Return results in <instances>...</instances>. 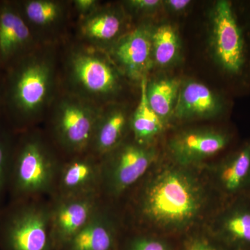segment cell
Listing matches in <instances>:
<instances>
[{"instance_id": "5bb4252c", "label": "cell", "mask_w": 250, "mask_h": 250, "mask_svg": "<svg viewBox=\"0 0 250 250\" xmlns=\"http://www.w3.org/2000/svg\"><path fill=\"white\" fill-rule=\"evenodd\" d=\"M223 98L207 85L195 80L182 82L172 118L177 121L207 119L223 113Z\"/></svg>"}, {"instance_id": "d4e9b609", "label": "cell", "mask_w": 250, "mask_h": 250, "mask_svg": "<svg viewBox=\"0 0 250 250\" xmlns=\"http://www.w3.org/2000/svg\"><path fill=\"white\" fill-rule=\"evenodd\" d=\"M126 250H168V248L163 241L147 237H139L130 243Z\"/></svg>"}, {"instance_id": "484cf974", "label": "cell", "mask_w": 250, "mask_h": 250, "mask_svg": "<svg viewBox=\"0 0 250 250\" xmlns=\"http://www.w3.org/2000/svg\"><path fill=\"white\" fill-rule=\"evenodd\" d=\"M125 4L132 10L139 14H152L156 12L161 6H163V1L160 0H129L126 1Z\"/></svg>"}, {"instance_id": "3957f363", "label": "cell", "mask_w": 250, "mask_h": 250, "mask_svg": "<svg viewBox=\"0 0 250 250\" xmlns=\"http://www.w3.org/2000/svg\"><path fill=\"white\" fill-rule=\"evenodd\" d=\"M59 164L53 152L37 134L23 133L16 140L9 195L11 201L38 200L54 195Z\"/></svg>"}, {"instance_id": "8992f818", "label": "cell", "mask_w": 250, "mask_h": 250, "mask_svg": "<svg viewBox=\"0 0 250 250\" xmlns=\"http://www.w3.org/2000/svg\"><path fill=\"white\" fill-rule=\"evenodd\" d=\"M155 149L124 142L101 160L102 194L117 197L135 185L155 161Z\"/></svg>"}, {"instance_id": "7402d4cb", "label": "cell", "mask_w": 250, "mask_h": 250, "mask_svg": "<svg viewBox=\"0 0 250 250\" xmlns=\"http://www.w3.org/2000/svg\"><path fill=\"white\" fill-rule=\"evenodd\" d=\"M11 128L0 123V210L5 207V198L9 195L11 161L16 143Z\"/></svg>"}, {"instance_id": "ffe728a7", "label": "cell", "mask_w": 250, "mask_h": 250, "mask_svg": "<svg viewBox=\"0 0 250 250\" xmlns=\"http://www.w3.org/2000/svg\"><path fill=\"white\" fill-rule=\"evenodd\" d=\"M180 52V39L173 26L166 23L152 29L153 64L170 66L178 60Z\"/></svg>"}, {"instance_id": "83f0119b", "label": "cell", "mask_w": 250, "mask_h": 250, "mask_svg": "<svg viewBox=\"0 0 250 250\" xmlns=\"http://www.w3.org/2000/svg\"><path fill=\"white\" fill-rule=\"evenodd\" d=\"M75 2V8L81 14L89 15L98 11V1L95 0H76Z\"/></svg>"}, {"instance_id": "52a82bcc", "label": "cell", "mask_w": 250, "mask_h": 250, "mask_svg": "<svg viewBox=\"0 0 250 250\" xmlns=\"http://www.w3.org/2000/svg\"><path fill=\"white\" fill-rule=\"evenodd\" d=\"M101 111L77 97L61 100L53 120L54 136L65 150L78 154L90 149Z\"/></svg>"}, {"instance_id": "9a60e30c", "label": "cell", "mask_w": 250, "mask_h": 250, "mask_svg": "<svg viewBox=\"0 0 250 250\" xmlns=\"http://www.w3.org/2000/svg\"><path fill=\"white\" fill-rule=\"evenodd\" d=\"M117 236L116 223L102 205L88 223L61 250H115Z\"/></svg>"}, {"instance_id": "f546056e", "label": "cell", "mask_w": 250, "mask_h": 250, "mask_svg": "<svg viewBox=\"0 0 250 250\" xmlns=\"http://www.w3.org/2000/svg\"><path fill=\"white\" fill-rule=\"evenodd\" d=\"M1 103H2V95H1V83H0V110L1 109Z\"/></svg>"}, {"instance_id": "4316f807", "label": "cell", "mask_w": 250, "mask_h": 250, "mask_svg": "<svg viewBox=\"0 0 250 250\" xmlns=\"http://www.w3.org/2000/svg\"><path fill=\"white\" fill-rule=\"evenodd\" d=\"M190 0H166L163 1V6L172 14H182L188 9L191 4Z\"/></svg>"}, {"instance_id": "ac0fdd59", "label": "cell", "mask_w": 250, "mask_h": 250, "mask_svg": "<svg viewBox=\"0 0 250 250\" xmlns=\"http://www.w3.org/2000/svg\"><path fill=\"white\" fill-rule=\"evenodd\" d=\"M124 19L119 13L112 10L96 11L87 16L81 27L82 35L95 42L114 41L121 34Z\"/></svg>"}, {"instance_id": "e0dca14e", "label": "cell", "mask_w": 250, "mask_h": 250, "mask_svg": "<svg viewBox=\"0 0 250 250\" xmlns=\"http://www.w3.org/2000/svg\"><path fill=\"white\" fill-rule=\"evenodd\" d=\"M147 77L141 82V96L137 107L130 118L129 126L135 142L145 146L150 143L162 132L165 123L149 106L146 96Z\"/></svg>"}, {"instance_id": "cb8c5ba5", "label": "cell", "mask_w": 250, "mask_h": 250, "mask_svg": "<svg viewBox=\"0 0 250 250\" xmlns=\"http://www.w3.org/2000/svg\"><path fill=\"white\" fill-rule=\"evenodd\" d=\"M225 229L241 241L250 242V213H240L228 219Z\"/></svg>"}, {"instance_id": "44dd1931", "label": "cell", "mask_w": 250, "mask_h": 250, "mask_svg": "<svg viewBox=\"0 0 250 250\" xmlns=\"http://www.w3.org/2000/svg\"><path fill=\"white\" fill-rule=\"evenodd\" d=\"M28 24L40 27L51 25L59 21L62 14L61 3L50 0H29L14 1Z\"/></svg>"}, {"instance_id": "9c48e42d", "label": "cell", "mask_w": 250, "mask_h": 250, "mask_svg": "<svg viewBox=\"0 0 250 250\" xmlns=\"http://www.w3.org/2000/svg\"><path fill=\"white\" fill-rule=\"evenodd\" d=\"M102 205L100 195L53 197L50 202V220L54 250H62L88 223Z\"/></svg>"}, {"instance_id": "5b68a950", "label": "cell", "mask_w": 250, "mask_h": 250, "mask_svg": "<svg viewBox=\"0 0 250 250\" xmlns=\"http://www.w3.org/2000/svg\"><path fill=\"white\" fill-rule=\"evenodd\" d=\"M212 55L222 71L231 78L246 77L250 65L249 38L231 1L219 0L210 18Z\"/></svg>"}, {"instance_id": "2e32d148", "label": "cell", "mask_w": 250, "mask_h": 250, "mask_svg": "<svg viewBox=\"0 0 250 250\" xmlns=\"http://www.w3.org/2000/svg\"><path fill=\"white\" fill-rule=\"evenodd\" d=\"M129 120L126 111L120 106L101 112L94 132L90 153L101 159L114 150L123 142Z\"/></svg>"}, {"instance_id": "277c9868", "label": "cell", "mask_w": 250, "mask_h": 250, "mask_svg": "<svg viewBox=\"0 0 250 250\" xmlns=\"http://www.w3.org/2000/svg\"><path fill=\"white\" fill-rule=\"evenodd\" d=\"M50 203L38 200L11 201L0 210L1 250H55Z\"/></svg>"}, {"instance_id": "ba28073f", "label": "cell", "mask_w": 250, "mask_h": 250, "mask_svg": "<svg viewBox=\"0 0 250 250\" xmlns=\"http://www.w3.org/2000/svg\"><path fill=\"white\" fill-rule=\"evenodd\" d=\"M70 70L74 84L88 98L106 100L121 89V77L116 67L97 52L82 51L72 54Z\"/></svg>"}, {"instance_id": "30bf717a", "label": "cell", "mask_w": 250, "mask_h": 250, "mask_svg": "<svg viewBox=\"0 0 250 250\" xmlns=\"http://www.w3.org/2000/svg\"><path fill=\"white\" fill-rule=\"evenodd\" d=\"M85 154L60 166L53 197L102 195L101 160L91 153Z\"/></svg>"}, {"instance_id": "6da1fadb", "label": "cell", "mask_w": 250, "mask_h": 250, "mask_svg": "<svg viewBox=\"0 0 250 250\" xmlns=\"http://www.w3.org/2000/svg\"><path fill=\"white\" fill-rule=\"evenodd\" d=\"M203 204V190L195 177L182 167H167L144 186L136 211L147 223L179 229L196 220Z\"/></svg>"}, {"instance_id": "d6986e66", "label": "cell", "mask_w": 250, "mask_h": 250, "mask_svg": "<svg viewBox=\"0 0 250 250\" xmlns=\"http://www.w3.org/2000/svg\"><path fill=\"white\" fill-rule=\"evenodd\" d=\"M182 81L164 77L147 83L146 96L149 106L164 123L171 119Z\"/></svg>"}, {"instance_id": "7c38bea8", "label": "cell", "mask_w": 250, "mask_h": 250, "mask_svg": "<svg viewBox=\"0 0 250 250\" xmlns=\"http://www.w3.org/2000/svg\"><path fill=\"white\" fill-rule=\"evenodd\" d=\"M32 42L30 25L15 2H0V67L6 68L29 53Z\"/></svg>"}, {"instance_id": "4fadbf2b", "label": "cell", "mask_w": 250, "mask_h": 250, "mask_svg": "<svg viewBox=\"0 0 250 250\" xmlns=\"http://www.w3.org/2000/svg\"><path fill=\"white\" fill-rule=\"evenodd\" d=\"M228 135L208 129H194L176 134L170 140L168 149L179 165L188 166L211 157L226 147Z\"/></svg>"}, {"instance_id": "603a6c76", "label": "cell", "mask_w": 250, "mask_h": 250, "mask_svg": "<svg viewBox=\"0 0 250 250\" xmlns=\"http://www.w3.org/2000/svg\"><path fill=\"white\" fill-rule=\"evenodd\" d=\"M250 171V146L241 149L223 167L220 180L227 190L233 191L241 187Z\"/></svg>"}, {"instance_id": "f1b7e54d", "label": "cell", "mask_w": 250, "mask_h": 250, "mask_svg": "<svg viewBox=\"0 0 250 250\" xmlns=\"http://www.w3.org/2000/svg\"><path fill=\"white\" fill-rule=\"evenodd\" d=\"M187 250H217L208 243L203 241H195L192 243Z\"/></svg>"}, {"instance_id": "8fae6325", "label": "cell", "mask_w": 250, "mask_h": 250, "mask_svg": "<svg viewBox=\"0 0 250 250\" xmlns=\"http://www.w3.org/2000/svg\"><path fill=\"white\" fill-rule=\"evenodd\" d=\"M111 55L124 75L141 82L153 65L152 29L141 25L123 36L112 47Z\"/></svg>"}, {"instance_id": "7a4b0ae2", "label": "cell", "mask_w": 250, "mask_h": 250, "mask_svg": "<svg viewBox=\"0 0 250 250\" xmlns=\"http://www.w3.org/2000/svg\"><path fill=\"white\" fill-rule=\"evenodd\" d=\"M4 70L1 110L11 129L22 131L48 102L53 86V66L49 59L28 53Z\"/></svg>"}]
</instances>
